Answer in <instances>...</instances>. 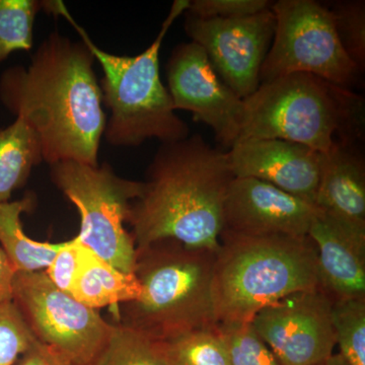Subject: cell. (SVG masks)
I'll return each mask as SVG.
<instances>
[{
    "mask_svg": "<svg viewBox=\"0 0 365 365\" xmlns=\"http://www.w3.org/2000/svg\"><path fill=\"white\" fill-rule=\"evenodd\" d=\"M88 46L54 31L28 67H9L0 76V102L23 120L40 141L43 162L97 167L107 117Z\"/></svg>",
    "mask_w": 365,
    "mask_h": 365,
    "instance_id": "1",
    "label": "cell"
},
{
    "mask_svg": "<svg viewBox=\"0 0 365 365\" xmlns=\"http://www.w3.org/2000/svg\"><path fill=\"white\" fill-rule=\"evenodd\" d=\"M189 6L190 0H175L150 47L136 56H119L98 48L61 0L42 1L46 13L62 16L71 24L102 67L103 104L110 110L104 136L111 145L132 148L153 138L173 143L190 135L188 124L176 114L160 73L163 41Z\"/></svg>",
    "mask_w": 365,
    "mask_h": 365,
    "instance_id": "3",
    "label": "cell"
},
{
    "mask_svg": "<svg viewBox=\"0 0 365 365\" xmlns=\"http://www.w3.org/2000/svg\"><path fill=\"white\" fill-rule=\"evenodd\" d=\"M251 324L281 365H316L334 354L332 300L321 288L266 307Z\"/></svg>",
    "mask_w": 365,
    "mask_h": 365,
    "instance_id": "11",
    "label": "cell"
},
{
    "mask_svg": "<svg viewBox=\"0 0 365 365\" xmlns=\"http://www.w3.org/2000/svg\"><path fill=\"white\" fill-rule=\"evenodd\" d=\"M16 365H78L54 348L36 340L19 359Z\"/></svg>",
    "mask_w": 365,
    "mask_h": 365,
    "instance_id": "29",
    "label": "cell"
},
{
    "mask_svg": "<svg viewBox=\"0 0 365 365\" xmlns=\"http://www.w3.org/2000/svg\"><path fill=\"white\" fill-rule=\"evenodd\" d=\"M317 288V251L309 235L247 237L222 232L213 271L217 325L251 323L266 307Z\"/></svg>",
    "mask_w": 365,
    "mask_h": 365,
    "instance_id": "4",
    "label": "cell"
},
{
    "mask_svg": "<svg viewBox=\"0 0 365 365\" xmlns=\"http://www.w3.org/2000/svg\"><path fill=\"white\" fill-rule=\"evenodd\" d=\"M36 340L14 302L0 304V365H16Z\"/></svg>",
    "mask_w": 365,
    "mask_h": 365,
    "instance_id": "26",
    "label": "cell"
},
{
    "mask_svg": "<svg viewBox=\"0 0 365 365\" xmlns=\"http://www.w3.org/2000/svg\"><path fill=\"white\" fill-rule=\"evenodd\" d=\"M316 365H348L345 360L342 359L340 354H333L330 359H326L325 361Z\"/></svg>",
    "mask_w": 365,
    "mask_h": 365,
    "instance_id": "31",
    "label": "cell"
},
{
    "mask_svg": "<svg viewBox=\"0 0 365 365\" xmlns=\"http://www.w3.org/2000/svg\"><path fill=\"white\" fill-rule=\"evenodd\" d=\"M186 14L185 30L203 48L223 83L245 100L260 86V73L275 33L272 9L239 19Z\"/></svg>",
    "mask_w": 365,
    "mask_h": 365,
    "instance_id": "10",
    "label": "cell"
},
{
    "mask_svg": "<svg viewBox=\"0 0 365 365\" xmlns=\"http://www.w3.org/2000/svg\"><path fill=\"white\" fill-rule=\"evenodd\" d=\"M85 247L76 237L63 242L61 249L44 271L53 284L67 294H71L72 287L83 260Z\"/></svg>",
    "mask_w": 365,
    "mask_h": 365,
    "instance_id": "28",
    "label": "cell"
},
{
    "mask_svg": "<svg viewBox=\"0 0 365 365\" xmlns=\"http://www.w3.org/2000/svg\"><path fill=\"white\" fill-rule=\"evenodd\" d=\"M268 0H194L185 13L200 19H239L270 9Z\"/></svg>",
    "mask_w": 365,
    "mask_h": 365,
    "instance_id": "27",
    "label": "cell"
},
{
    "mask_svg": "<svg viewBox=\"0 0 365 365\" xmlns=\"http://www.w3.org/2000/svg\"><path fill=\"white\" fill-rule=\"evenodd\" d=\"M234 179L227 151L213 148L200 134L160 144L127 222L136 250L173 240L189 248L217 251Z\"/></svg>",
    "mask_w": 365,
    "mask_h": 365,
    "instance_id": "2",
    "label": "cell"
},
{
    "mask_svg": "<svg viewBox=\"0 0 365 365\" xmlns=\"http://www.w3.org/2000/svg\"><path fill=\"white\" fill-rule=\"evenodd\" d=\"M91 365H169L162 346L143 333L112 323L109 336Z\"/></svg>",
    "mask_w": 365,
    "mask_h": 365,
    "instance_id": "21",
    "label": "cell"
},
{
    "mask_svg": "<svg viewBox=\"0 0 365 365\" xmlns=\"http://www.w3.org/2000/svg\"><path fill=\"white\" fill-rule=\"evenodd\" d=\"M36 339L78 365H91L112 323L59 289L44 271L16 272L13 300Z\"/></svg>",
    "mask_w": 365,
    "mask_h": 365,
    "instance_id": "9",
    "label": "cell"
},
{
    "mask_svg": "<svg viewBox=\"0 0 365 365\" xmlns=\"http://www.w3.org/2000/svg\"><path fill=\"white\" fill-rule=\"evenodd\" d=\"M140 294V283L135 274L122 272L85 247L81 267L72 287L74 299L97 311L113 307L118 322L120 306L138 299Z\"/></svg>",
    "mask_w": 365,
    "mask_h": 365,
    "instance_id": "17",
    "label": "cell"
},
{
    "mask_svg": "<svg viewBox=\"0 0 365 365\" xmlns=\"http://www.w3.org/2000/svg\"><path fill=\"white\" fill-rule=\"evenodd\" d=\"M218 327L227 342L230 365H281L251 323Z\"/></svg>",
    "mask_w": 365,
    "mask_h": 365,
    "instance_id": "25",
    "label": "cell"
},
{
    "mask_svg": "<svg viewBox=\"0 0 365 365\" xmlns=\"http://www.w3.org/2000/svg\"><path fill=\"white\" fill-rule=\"evenodd\" d=\"M37 202L36 194L28 192L20 200L0 203V248L16 272L45 271L63 245L36 241L24 232L21 215L32 213Z\"/></svg>",
    "mask_w": 365,
    "mask_h": 365,
    "instance_id": "18",
    "label": "cell"
},
{
    "mask_svg": "<svg viewBox=\"0 0 365 365\" xmlns=\"http://www.w3.org/2000/svg\"><path fill=\"white\" fill-rule=\"evenodd\" d=\"M237 143L281 139L327 153L339 141L353 144L364 123V101L348 88L307 73L261 83L245 98Z\"/></svg>",
    "mask_w": 365,
    "mask_h": 365,
    "instance_id": "6",
    "label": "cell"
},
{
    "mask_svg": "<svg viewBox=\"0 0 365 365\" xmlns=\"http://www.w3.org/2000/svg\"><path fill=\"white\" fill-rule=\"evenodd\" d=\"M319 288L332 302L365 299V230L319 210L309 230Z\"/></svg>",
    "mask_w": 365,
    "mask_h": 365,
    "instance_id": "15",
    "label": "cell"
},
{
    "mask_svg": "<svg viewBox=\"0 0 365 365\" xmlns=\"http://www.w3.org/2000/svg\"><path fill=\"white\" fill-rule=\"evenodd\" d=\"M42 162L39 139L26 122L16 118L0 128V203L11 201Z\"/></svg>",
    "mask_w": 365,
    "mask_h": 365,
    "instance_id": "19",
    "label": "cell"
},
{
    "mask_svg": "<svg viewBox=\"0 0 365 365\" xmlns=\"http://www.w3.org/2000/svg\"><path fill=\"white\" fill-rule=\"evenodd\" d=\"M275 33L261 83L307 73L348 88L360 71L346 54L329 7L314 0H278L271 6Z\"/></svg>",
    "mask_w": 365,
    "mask_h": 365,
    "instance_id": "8",
    "label": "cell"
},
{
    "mask_svg": "<svg viewBox=\"0 0 365 365\" xmlns=\"http://www.w3.org/2000/svg\"><path fill=\"white\" fill-rule=\"evenodd\" d=\"M336 32L346 54L359 67H365V2L361 0L337 2L332 9Z\"/></svg>",
    "mask_w": 365,
    "mask_h": 365,
    "instance_id": "24",
    "label": "cell"
},
{
    "mask_svg": "<svg viewBox=\"0 0 365 365\" xmlns=\"http://www.w3.org/2000/svg\"><path fill=\"white\" fill-rule=\"evenodd\" d=\"M14 270L6 255L0 248V304L13 300Z\"/></svg>",
    "mask_w": 365,
    "mask_h": 365,
    "instance_id": "30",
    "label": "cell"
},
{
    "mask_svg": "<svg viewBox=\"0 0 365 365\" xmlns=\"http://www.w3.org/2000/svg\"><path fill=\"white\" fill-rule=\"evenodd\" d=\"M138 299L121 306L117 323L165 341L217 326L213 295L216 252L173 240L136 250Z\"/></svg>",
    "mask_w": 365,
    "mask_h": 365,
    "instance_id": "5",
    "label": "cell"
},
{
    "mask_svg": "<svg viewBox=\"0 0 365 365\" xmlns=\"http://www.w3.org/2000/svg\"><path fill=\"white\" fill-rule=\"evenodd\" d=\"M158 342L169 365H230L227 342L218 325Z\"/></svg>",
    "mask_w": 365,
    "mask_h": 365,
    "instance_id": "20",
    "label": "cell"
},
{
    "mask_svg": "<svg viewBox=\"0 0 365 365\" xmlns=\"http://www.w3.org/2000/svg\"><path fill=\"white\" fill-rule=\"evenodd\" d=\"M165 69L175 110L192 113L225 148H232L241 132L244 100L223 83L203 48L193 41L178 45Z\"/></svg>",
    "mask_w": 365,
    "mask_h": 365,
    "instance_id": "12",
    "label": "cell"
},
{
    "mask_svg": "<svg viewBox=\"0 0 365 365\" xmlns=\"http://www.w3.org/2000/svg\"><path fill=\"white\" fill-rule=\"evenodd\" d=\"M316 207L365 230V163L351 143L321 153Z\"/></svg>",
    "mask_w": 365,
    "mask_h": 365,
    "instance_id": "16",
    "label": "cell"
},
{
    "mask_svg": "<svg viewBox=\"0 0 365 365\" xmlns=\"http://www.w3.org/2000/svg\"><path fill=\"white\" fill-rule=\"evenodd\" d=\"M50 178L78 209L79 241L122 272L134 273L136 246L125 225L143 182L118 176L108 163L93 167L72 160L50 165Z\"/></svg>",
    "mask_w": 365,
    "mask_h": 365,
    "instance_id": "7",
    "label": "cell"
},
{
    "mask_svg": "<svg viewBox=\"0 0 365 365\" xmlns=\"http://www.w3.org/2000/svg\"><path fill=\"white\" fill-rule=\"evenodd\" d=\"M319 209L267 182L235 178L223 209V232L247 237H307Z\"/></svg>",
    "mask_w": 365,
    "mask_h": 365,
    "instance_id": "13",
    "label": "cell"
},
{
    "mask_svg": "<svg viewBox=\"0 0 365 365\" xmlns=\"http://www.w3.org/2000/svg\"><path fill=\"white\" fill-rule=\"evenodd\" d=\"M336 346L348 365H365V299L332 302Z\"/></svg>",
    "mask_w": 365,
    "mask_h": 365,
    "instance_id": "23",
    "label": "cell"
},
{
    "mask_svg": "<svg viewBox=\"0 0 365 365\" xmlns=\"http://www.w3.org/2000/svg\"><path fill=\"white\" fill-rule=\"evenodd\" d=\"M227 155L235 178L261 180L316 203L321 153L281 139H260L235 143Z\"/></svg>",
    "mask_w": 365,
    "mask_h": 365,
    "instance_id": "14",
    "label": "cell"
},
{
    "mask_svg": "<svg viewBox=\"0 0 365 365\" xmlns=\"http://www.w3.org/2000/svg\"><path fill=\"white\" fill-rule=\"evenodd\" d=\"M42 1L0 0V63L16 51H30Z\"/></svg>",
    "mask_w": 365,
    "mask_h": 365,
    "instance_id": "22",
    "label": "cell"
}]
</instances>
